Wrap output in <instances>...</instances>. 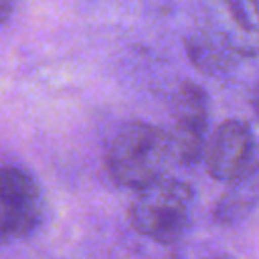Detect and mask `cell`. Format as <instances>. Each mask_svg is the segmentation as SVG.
I'll return each mask as SVG.
<instances>
[{"mask_svg":"<svg viewBox=\"0 0 259 259\" xmlns=\"http://www.w3.org/2000/svg\"><path fill=\"white\" fill-rule=\"evenodd\" d=\"M176 156L172 136L162 127L134 121L117 132L105 154V168L111 180L123 188H144L166 176Z\"/></svg>","mask_w":259,"mask_h":259,"instance_id":"1","label":"cell"},{"mask_svg":"<svg viewBox=\"0 0 259 259\" xmlns=\"http://www.w3.org/2000/svg\"><path fill=\"white\" fill-rule=\"evenodd\" d=\"M190 204V186L182 180L164 176L138 190L130 208V221L144 237L162 245H172L186 231Z\"/></svg>","mask_w":259,"mask_h":259,"instance_id":"2","label":"cell"},{"mask_svg":"<svg viewBox=\"0 0 259 259\" xmlns=\"http://www.w3.org/2000/svg\"><path fill=\"white\" fill-rule=\"evenodd\" d=\"M0 219L4 243L28 237L42 219V194L20 166L6 164L0 178Z\"/></svg>","mask_w":259,"mask_h":259,"instance_id":"3","label":"cell"},{"mask_svg":"<svg viewBox=\"0 0 259 259\" xmlns=\"http://www.w3.org/2000/svg\"><path fill=\"white\" fill-rule=\"evenodd\" d=\"M208 97L196 83H182L172 105V144L182 164H196L206 150Z\"/></svg>","mask_w":259,"mask_h":259,"instance_id":"4","label":"cell"},{"mask_svg":"<svg viewBox=\"0 0 259 259\" xmlns=\"http://www.w3.org/2000/svg\"><path fill=\"white\" fill-rule=\"evenodd\" d=\"M253 134L241 119L223 121L206 142V170L214 180L229 182L253 162Z\"/></svg>","mask_w":259,"mask_h":259,"instance_id":"5","label":"cell"},{"mask_svg":"<svg viewBox=\"0 0 259 259\" xmlns=\"http://www.w3.org/2000/svg\"><path fill=\"white\" fill-rule=\"evenodd\" d=\"M227 184L214 204V221L219 225H235L259 204V160L253 158V162Z\"/></svg>","mask_w":259,"mask_h":259,"instance_id":"6","label":"cell"},{"mask_svg":"<svg viewBox=\"0 0 259 259\" xmlns=\"http://www.w3.org/2000/svg\"><path fill=\"white\" fill-rule=\"evenodd\" d=\"M227 10V30H217L239 57L259 53V0H221Z\"/></svg>","mask_w":259,"mask_h":259,"instance_id":"7","label":"cell"},{"mask_svg":"<svg viewBox=\"0 0 259 259\" xmlns=\"http://www.w3.org/2000/svg\"><path fill=\"white\" fill-rule=\"evenodd\" d=\"M186 51L194 67L212 75L229 69L231 63L239 59V55L229 47V42L217 30H202L188 36Z\"/></svg>","mask_w":259,"mask_h":259,"instance_id":"8","label":"cell"},{"mask_svg":"<svg viewBox=\"0 0 259 259\" xmlns=\"http://www.w3.org/2000/svg\"><path fill=\"white\" fill-rule=\"evenodd\" d=\"M14 4H16V0H0V8H2V22H4V24L8 22L10 12L14 10Z\"/></svg>","mask_w":259,"mask_h":259,"instance_id":"9","label":"cell"},{"mask_svg":"<svg viewBox=\"0 0 259 259\" xmlns=\"http://www.w3.org/2000/svg\"><path fill=\"white\" fill-rule=\"evenodd\" d=\"M253 105H255V113L259 115V87H257V93H255V101H253Z\"/></svg>","mask_w":259,"mask_h":259,"instance_id":"10","label":"cell"}]
</instances>
